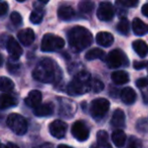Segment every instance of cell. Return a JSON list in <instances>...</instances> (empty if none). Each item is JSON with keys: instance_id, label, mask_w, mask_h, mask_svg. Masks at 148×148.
<instances>
[{"instance_id": "obj_24", "label": "cell", "mask_w": 148, "mask_h": 148, "mask_svg": "<svg viewBox=\"0 0 148 148\" xmlns=\"http://www.w3.org/2000/svg\"><path fill=\"white\" fill-rule=\"evenodd\" d=\"M105 57V53L104 51H102L101 49H98V47H95V49H90L89 51H87L86 58L87 60H99V59H103Z\"/></svg>"}, {"instance_id": "obj_4", "label": "cell", "mask_w": 148, "mask_h": 148, "mask_svg": "<svg viewBox=\"0 0 148 148\" xmlns=\"http://www.w3.org/2000/svg\"><path fill=\"white\" fill-rule=\"evenodd\" d=\"M6 124L7 126L11 129L12 132H14L17 135H24L27 132V121L25 120V118H23L21 115L16 113L10 114L7 117L6 120Z\"/></svg>"}, {"instance_id": "obj_18", "label": "cell", "mask_w": 148, "mask_h": 148, "mask_svg": "<svg viewBox=\"0 0 148 148\" xmlns=\"http://www.w3.org/2000/svg\"><path fill=\"white\" fill-rule=\"evenodd\" d=\"M111 124L113 127L118 129L125 127V113L123 112V110L116 109L114 111L111 119Z\"/></svg>"}, {"instance_id": "obj_21", "label": "cell", "mask_w": 148, "mask_h": 148, "mask_svg": "<svg viewBox=\"0 0 148 148\" xmlns=\"http://www.w3.org/2000/svg\"><path fill=\"white\" fill-rule=\"evenodd\" d=\"M132 28L136 35H145L148 33V24L139 18H134L132 21Z\"/></svg>"}, {"instance_id": "obj_36", "label": "cell", "mask_w": 148, "mask_h": 148, "mask_svg": "<svg viewBox=\"0 0 148 148\" xmlns=\"http://www.w3.org/2000/svg\"><path fill=\"white\" fill-rule=\"evenodd\" d=\"M133 66H134V69H136V70H142L145 66H147V62H134Z\"/></svg>"}, {"instance_id": "obj_13", "label": "cell", "mask_w": 148, "mask_h": 148, "mask_svg": "<svg viewBox=\"0 0 148 148\" xmlns=\"http://www.w3.org/2000/svg\"><path fill=\"white\" fill-rule=\"evenodd\" d=\"M17 38L22 45H30L35 38L34 31L31 29V28H24V29H21L18 32Z\"/></svg>"}, {"instance_id": "obj_10", "label": "cell", "mask_w": 148, "mask_h": 148, "mask_svg": "<svg viewBox=\"0 0 148 148\" xmlns=\"http://www.w3.org/2000/svg\"><path fill=\"white\" fill-rule=\"evenodd\" d=\"M66 130H68V125L62 120H55L49 124V132L55 138H64Z\"/></svg>"}, {"instance_id": "obj_3", "label": "cell", "mask_w": 148, "mask_h": 148, "mask_svg": "<svg viewBox=\"0 0 148 148\" xmlns=\"http://www.w3.org/2000/svg\"><path fill=\"white\" fill-rule=\"evenodd\" d=\"M90 80L91 76L88 72L82 71L75 76L74 80L68 85L66 92L72 96H80L90 92Z\"/></svg>"}, {"instance_id": "obj_33", "label": "cell", "mask_w": 148, "mask_h": 148, "mask_svg": "<svg viewBox=\"0 0 148 148\" xmlns=\"http://www.w3.org/2000/svg\"><path fill=\"white\" fill-rule=\"evenodd\" d=\"M10 19L14 25H20L22 23V17L18 12H12L10 14Z\"/></svg>"}, {"instance_id": "obj_20", "label": "cell", "mask_w": 148, "mask_h": 148, "mask_svg": "<svg viewBox=\"0 0 148 148\" xmlns=\"http://www.w3.org/2000/svg\"><path fill=\"white\" fill-rule=\"evenodd\" d=\"M133 49L140 58H145L148 55V45L142 39H137L132 43Z\"/></svg>"}, {"instance_id": "obj_29", "label": "cell", "mask_w": 148, "mask_h": 148, "mask_svg": "<svg viewBox=\"0 0 148 148\" xmlns=\"http://www.w3.org/2000/svg\"><path fill=\"white\" fill-rule=\"evenodd\" d=\"M94 9V3L91 1H83L79 4V10L83 13H91Z\"/></svg>"}, {"instance_id": "obj_28", "label": "cell", "mask_w": 148, "mask_h": 148, "mask_svg": "<svg viewBox=\"0 0 148 148\" xmlns=\"http://www.w3.org/2000/svg\"><path fill=\"white\" fill-rule=\"evenodd\" d=\"M104 89V84L98 79H91L90 80V91L94 93H99Z\"/></svg>"}, {"instance_id": "obj_35", "label": "cell", "mask_w": 148, "mask_h": 148, "mask_svg": "<svg viewBox=\"0 0 148 148\" xmlns=\"http://www.w3.org/2000/svg\"><path fill=\"white\" fill-rule=\"evenodd\" d=\"M91 148H112L111 145L109 144V142H97L96 144H93L91 146Z\"/></svg>"}, {"instance_id": "obj_42", "label": "cell", "mask_w": 148, "mask_h": 148, "mask_svg": "<svg viewBox=\"0 0 148 148\" xmlns=\"http://www.w3.org/2000/svg\"><path fill=\"white\" fill-rule=\"evenodd\" d=\"M58 148H73V147L68 146V145H64V144H60V145L58 146Z\"/></svg>"}, {"instance_id": "obj_39", "label": "cell", "mask_w": 148, "mask_h": 148, "mask_svg": "<svg viewBox=\"0 0 148 148\" xmlns=\"http://www.w3.org/2000/svg\"><path fill=\"white\" fill-rule=\"evenodd\" d=\"M141 11H142V14L145 16H147L148 17V3L144 4V5L142 6V9H141Z\"/></svg>"}, {"instance_id": "obj_16", "label": "cell", "mask_w": 148, "mask_h": 148, "mask_svg": "<svg viewBox=\"0 0 148 148\" xmlns=\"http://www.w3.org/2000/svg\"><path fill=\"white\" fill-rule=\"evenodd\" d=\"M120 97L124 104H126V105H132L136 101L137 96H136V92L132 88L126 87V88H124L121 91Z\"/></svg>"}, {"instance_id": "obj_44", "label": "cell", "mask_w": 148, "mask_h": 148, "mask_svg": "<svg viewBox=\"0 0 148 148\" xmlns=\"http://www.w3.org/2000/svg\"><path fill=\"white\" fill-rule=\"evenodd\" d=\"M2 64H3V57L0 55V66H2Z\"/></svg>"}, {"instance_id": "obj_45", "label": "cell", "mask_w": 148, "mask_h": 148, "mask_svg": "<svg viewBox=\"0 0 148 148\" xmlns=\"http://www.w3.org/2000/svg\"><path fill=\"white\" fill-rule=\"evenodd\" d=\"M0 148H5V145H2V144H0Z\"/></svg>"}, {"instance_id": "obj_40", "label": "cell", "mask_w": 148, "mask_h": 148, "mask_svg": "<svg viewBox=\"0 0 148 148\" xmlns=\"http://www.w3.org/2000/svg\"><path fill=\"white\" fill-rule=\"evenodd\" d=\"M34 148H53V144H49V143H45V144L38 145V146Z\"/></svg>"}, {"instance_id": "obj_38", "label": "cell", "mask_w": 148, "mask_h": 148, "mask_svg": "<svg viewBox=\"0 0 148 148\" xmlns=\"http://www.w3.org/2000/svg\"><path fill=\"white\" fill-rule=\"evenodd\" d=\"M8 10V5L5 2H0V16L4 15Z\"/></svg>"}, {"instance_id": "obj_37", "label": "cell", "mask_w": 148, "mask_h": 148, "mask_svg": "<svg viewBox=\"0 0 148 148\" xmlns=\"http://www.w3.org/2000/svg\"><path fill=\"white\" fill-rule=\"evenodd\" d=\"M142 90V99L143 102H144L145 105H148V86L145 87V88L141 89Z\"/></svg>"}, {"instance_id": "obj_46", "label": "cell", "mask_w": 148, "mask_h": 148, "mask_svg": "<svg viewBox=\"0 0 148 148\" xmlns=\"http://www.w3.org/2000/svg\"><path fill=\"white\" fill-rule=\"evenodd\" d=\"M18 2H23V1H25V0H17Z\"/></svg>"}, {"instance_id": "obj_34", "label": "cell", "mask_w": 148, "mask_h": 148, "mask_svg": "<svg viewBox=\"0 0 148 148\" xmlns=\"http://www.w3.org/2000/svg\"><path fill=\"white\" fill-rule=\"evenodd\" d=\"M136 86L138 87L139 89H143L145 87L148 86V80L145 78H141V79H138L136 81Z\"/></svg>"}, {"instance_id": "obj_19", "label": "cell", "mask_w": 148, "mask_h": 148, "mask_svg": "<svg viewBox=\"0 0 148 148\" xmlns=\"http://www.w3.org/2000/svg\"><path fill=\"white\" fill-rule=\"evenodd\" d=\"M58 16L60 17V20L68 21V20H71L75 16V10L72 6L62 5L58 10Z\"/></svg>"}, {"instance_id": "obj_9", "label": "cell", "mask_w": 148, "mask_h": 148, "mask_svg": "<svg viewBox=\"0 0 148 148\" xmlns=\"http://www.w3.org/2000/svg\"><path fill=\"white\" fill-rule=\"evenodd\" d=\"M114 7L110 2L104 1L100 3L99 7L97 9V16L102 21H110L114 17Z\"/></svg>"}, {"instance_id": "obj_14", "label": "cell", "mask_w": 148, "mask_h": 148, "mask_svg": "<svg viewBox=\"0 0 148 148\" xmlns=\"http://www.w3.org/2000/svg\"><path fill=\"white\" fill-rule=\"evenodd\" d=\"M41 100H42V95H41L40 92L37 91V90H33V91L29 92L24 102L28 107L35 108L41 103Z\"/></svg>"}, {"instance_id": "obj_25", "label": "cell", "mask_w": 148, "mask_h": 148, "mask_svg": "<svg viewBox=\"0 0 148 148\" xmlns=\"http://www.w3.org/2000/svg\"><path fill=\"white\" fill-rule=\"evenodd\" d=\"M14 89V83L12 80L6 77H0V91L4 93H9Z\"/></svg>"}, {"instance_id": "obj_47", "label": "cell", "mask_w": 148, "mask_h": 148, "mask_svg": "<svg viewBox=\"0 0 148 148\" xmlns=\"http://www.w3.org/2000/svg\"><path fill=\"white\" fill-rule=\"evenodd\" d=\"M147 70H148V64H147Z\"/></svg>"}, {"instance_id": "obj_27", "label": "cell", "mask_w": 148, "mask_h": 148, "mask_svg": "<svg viewBox=\"0 0 148 148\" xmlns=\"http://www.w3.org/2000/svg\"><path fill=\"white\" fill-rule=\"evenodd\" d=\"M129 29H130V24H129L128 19H126V18H124V17L121 18V20L117 24V30L121 34L126 35V34H128Z\"/></svg>"}, {"instance_id": "obj_1", "label": "cell", "mask_w": 148, "mask_h": 148, "mask_svg": "<svg viewBox=\"0 0 148 148\" xmlns=\"http://www.w3.org/2000/svg\"><path fill=\"white\" fill-rule=\"evenodd\" d=\"M68 40L74 51H82L89 47L93 42L92 33L83 26H75L68 33Z\"/></svg>"}, {"instance_id": "obj_30", "label": "cell", "mask_w": 148, "mask_h": 148, "mask_svg": "<svg viewBox=\"0 0 148 148\" xmlns=\"http://www.w3.org/2000/svg\"><path fill=\"white\" fill-rule=\"evenodd\" d=\"M139 0H116L117 5L123 7H135L138 4Z\"/></svg>"}, {"instance_id": "obj_32", "label": "cell", "mask_w": 148, "mask_h": 148, "mask_svg": "<svg viewBox=\"0 0 148 148\" xmlns=\"http://www.w3.org/2000/svg\"><path fill=\"white\" fill-rule=\"evenodd\" d=\"M97 142H109V135L106 131L104 130H100L97 133Z\"/></svg>"}, {"instance_id": "obj_22", "label": "cell", "mask_w": 148, "mask_h": 148, "mask_svg": "<svg viewBox=\"0 0 148 148\" xmlns=\"http://www.w3.org/2000/svg\"><path fill=\"white\" fill-rule=\"evenodd\" d=\"M111 78L114 84L116 85H124L129 82L128 73L124 72V71H116V72L112 73Z\"/></svg>"}, {"instance_id": "obj_23", "label": "cell", "mask_w": 148, "mask_h": 148, "mask_svg": "<svg viewBox=\"0 0 148 148\" xmlns=\"http://www.w3.org/2000/svg\"><path fill=\"white\" fill-rule=\"evenodd\" d=\"M112 141L115 144V146H117L119 148L123 147L125 145V142H126V134L124 133V131L120 130H115L113 133H112Z\"/></svg>"}, {"instance_id": "obj_12", "label": "cell", "mask_w": 148, "mask_h": 148, "mask_svg": "<svg viewBox=\"0 0 148 148\" xmlns=\"http://www.w3.org/2000/svg\"><path fill=\"white\" fill-rule=\"evenodd\" d=\"M55 111V106L51 102H47L45 104H39L38 106L34 108L33 112H34L35 116H38V117H45V116H51L53 114Z\"/></svg>"}, {"instance_id": "obj_41", "label": "cell", "mask_w": 148, "mask_h": 148, "mask_svg": "<svg viewBox=\"0 0 148 148\" xmlns=\"http://www.w3.org/2000/svg\"><path fill=\"white\" fill-rule=\"evenodd\" d=\"M5 148H19L16 144H14V143L12 142H8L7 144L5 145Z\"/></svg>"}, {"instance_id": "obj_6", "label": "cell", "mask_w": 148, "mask_h": 148, "mask_svg": "<svg viewBox=\"0 0 148 148\" xmlns=\"http://www.w3.org/2000/svg\"><path fill=\"white\" fill-rule=\"evenodd\" d=\"M64 47V40L62 37L53 33H47L43 35L41 40V51H55Z\"/></svg>"}, {"instance_id": "obj_43", "label": "cell", "mask_w": 148, "mask_h": 148, "mask_svg": "<svg viewBox=\"0 0 148 148\" xmlns=\"http://www.w3.org/2000/svg\"><path fill=\"white\" fill-rule=\"evenodd\" d=\"M39 2H41V3H45V4H47V2L49 1V0H38Z\"/></svg>"}, {"instance_id": "obj_11", "label": "cell", "mask_w": 148, "mask_h": 148, "mask_svg": "<svg viewBox=\"0 0 148 148\" xmlns=\"http://www.w3.org/2000/svg\"><path fill=\"white\" fill-rule=\"evenodd\" d=\"M6 49H7L8 53L10 55V57L13 60H18L20 58V56L22 55V49L19 45V43L17 42L15 38H13L12 36H8L7 40H6Z\"/></svg>"}, {"instance_id": "obj_26", "label": "cell", "mask_w": 148, "mask_h": 148, "mask_svg": "<svg viewBox=\"0 0 148 148\" xmlns=\"http://www.w3.org/2000/svg\"><path fill=\"white\" fill-rule=\"evenodd\" d=\"M43 15H45V10L42 8H36V9L32 10V12L30 13L29 20L31 23L38 24L42 21Z\"/></svg>"}, {"instance_id": "obj_17", "label": "cell", "mask_w": 148, "mask_h": 148, "mask_svg": "<svg viewBox=\"0 0 148 148\" xmlns=\"http://www.w3.org/2000/svg\"><path fill=\"white\" fill-rule=\"evenodd\" d=\"M17 99L10 94H2L0 95V110L7 109L17 105Z\"/></svg>"}, {"instance_id": "obj_5", "label": "cell", "mask_w": 148, "mask_h": 148, "mask_svg": "<svg viewBox=\"0 0 148 148\" xmlns=\"http://www.w3.org/2000/svg\"><path fill=\"white\" fill-rule=\"evenodd\" d=\"M110 109V102L104 98L95 99L90 106V113L96 120H100L108 113Z\"/></svg>"}, {"instance_id": "obj_8", "label": "cell", "mask_w": 148, "mask_h": 148, "mask_svg": "<svg viewBox=\"0 0 148 148\" xmlns=\"http://www.w3.org/2000/svg\"><path fill=\"white\" fill-rule=\"evenodd\" d=\"M72 134L78 141H86L90 136V129L83 121H76L72 126Z\"/></svg>"}, {"instance_id": "obj_31", "label": "cell", "mask_w": 148, "mask_h": 148, "mask_svg": "<svg viewBox=\"0 0 148 148\" xmlns=\"http://www.w3.org/2000/svg\"><path fill=\"white\" fill-rule=\"evenodd\" d=\"M126 148H139L140 147V141L135 136H130L126 141Z\"/></svg>"}, {"instance_id": "obj_2", "label": "cell", "mask_w": 148, "mask_h": 148, "mask_svg": "<svg viewBox=\"0 0 148 148\" xmlns=\"http://www.w3.org/2000/svg\"><path fill=\"white\" fill-rule=\"evenodd\" d=\"M59 68L51 59H43L37 64L32 72L33 78L41 83H53L58 79Z\"/></svg>"}, {"instance_id": "obj_7", "label": "cell", "mask_w": 148, "mask_h": 148, "mask_svg": "<svg viewBox=\"0 0 148 148\" xmlns=\"http://www.w3.org/2000/svg\"><path fill=\"white\" fill-rule=\"evenodd\" d=\"M106 64L110 69H118L128 66V58L121 49H113L106 58Z\"/></svg>"}, {"instance_id": "obj_15", "label": "cell", "mask_w": 148, "mask_h": 148, "mask_svg": "<svg viewBox=\"0 0 148 148\" xmlns=\"http://www.w3.org/2000/svg\"><path fill=\"white\" fill-rule=\"evenodd\" d=\"M96 41L98 45L104 47H109L110 45H113L114 36L110 32L107 31H101L96 35Z\"/></svg>"}]
</instances>
